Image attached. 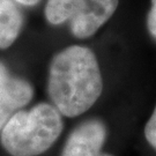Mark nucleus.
<instances>
[{"label": "nucleus", "instance_id": "obj_1", "mask_svg": "<svg viewBox=\"0 0 156 156\" xmlns=\"http://www.w3.org/2000/svg\"><path fill=\"white\" fill-rule=\"evenodd\" d=\"M103 80L97 58L89 48L71 45L52 58L48 93L66 117H78L100 98Z\"/></svg>", "mask_w": 156, "mask_h": 156}, {"label": "nucleus", "instance_id": "obj_2", "mask_svg": "<svg viewBox=\"0 0 156 156\" xmlns=\"http://www.w3.org/2000/svg\"><path fill=\"white\" fill-rule=\"evenodd\" d=\"M62 113L49 103L20 110L1 129V145L12 156H37L46 151L62 134Z\"/></svg>", "mask_w": 156, "mask_h": 156}, {"label": "nucleus", "instance_id": "obj_3", "mask_svg": "<svg viewBox=\"0 0 156 156\" xmlns=\"http://www.w3.org/2000/svg\"><path fill=\"white\" fill-rule=\"evenodd\" d=\"M119 0H48L44 14L48 22L59 26L68 22L76 38H88L108 22Z\"/></svg>", "mask_w": 156, "mask_h": 156}, {"label": "nucleus", "instance_id": "obj_4", "mask_svg": "<svg viewBox=\"0 0 156 156\" xmlns=\"http://www.w3.org/2000/svg\"><path fill=\"white\" fill-rule=\"evenodd\" d=\"M105 139L106 127L102 120H86L68 135L62 156H113L102 151Z\"/></svg>", "mask_w": 156, "mask_h": 156}, {"label": "nucleus", "instance_id": "obj_5", "mask_svg": "<svg viewBox=\"0 0 156 156\" xmlns=\"http://www.w3.org/2000/svg\"><path fill=\"white\" fill-rule=\"evenodd\" d=\"M34 96L33 86L27 80L12 75L0 62V131Z\"/></svg>", "mask_w": 156, "mask_h": 156}, {"label": "nucleus", "instance_id": "obj_6", "mask_svg": "<svg viewBox=\"0 0 156 156\" xmlns=\"http://www.w3.org/2000/svg\"><path fill=\"white\" fill-rule=\"evenodd\" d=\"M23 27V15L15 0H0V49L9 48Z\"/></svg>", "mask_w": 156, "mask_h": 156}, {"label": "nucleus", "instance_id": "obj_7", "mask_svg": "<svg viewBox=\"0 0 156 156\" xmlns=\"http://www.w3.org/2000/svg\"><path fill=\"white\" fill-rule=\"evenodd\" d=\"M145 136L148 144L156 151V106L145 126Z\"/></svg>", "mask_w": 156, "mask_h": 156}, {"label": "nucleus", "instance_id": "obj_8", "mask_svg": "<svg viewBox=\"0 0 156 156\" xmlns=\"http://www.w3.org/2000/svg\"><path fill=\"white\" fill-rule=\"evenodd\" d=\"M147 27L151 35L156 39V0H151V8L147 16Z\"/></svg>", "mask_w": 156, "mask_h": 156}, {"label": "nucleus", "instance_id": "obj_9", "mask_svg": "<svg viewBox=\"0 0 156 156\" xmlns=\"http://www.w3.org/2000/svg\"><path fill=\"white\" fill-rule=\"evenodd\" d=\"M15 1L23 6H35L37 5L41 0H15Z\"/></svg>", "mask_w": 156, "mask_h": 156}]
</instances>
